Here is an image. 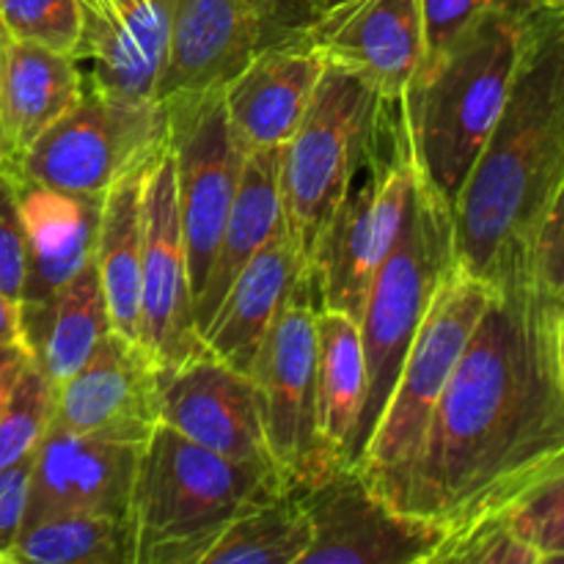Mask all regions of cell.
<instances>
[{"mask_svg":"<svg viewBox=\"0 0 564 564\" xmlns=\"http://www.w3.org/2000/svg\"><path fill=\"white\" fill-rule=\"evenodd\" d=\"M33 455L14 466L0 468V564H11L20 529L25 523L28 488H31Z\"/></svg>","mask_w":564,"mask_h":564,"instance_id":"e575fe53","label":"cell"},{"mask_svg":"<svg viewBox=\"0 0 564 564\" xmlns=\"http://www.w3.org/2000/svg\"><path fill=\"white\" fill-rule=\"evenodd\" d=\"M295 3L301 6V9L306 11V14L312 17V22H314V20H317V17L328 14V11L339 9V6L350 3V0H295Z\"/></svg>","mask_w":564,"mask_h":564,"instance_id":"ab89813d","label":"cell"},{"mask_svg":"<svg viewBox=\"0 0 564 564\" xmlns=\"http://www.w3.org/2000/svg\"><path fill=\"white\" fill-rule=\"evenodd\" d=\"M160 424L215 455L275 471L251 378L209 350L160 375Z\"/></svg>","mask_w":564,"mask_h":564,"instance_id":"2e32d148","label":"cell"},{"mask_svg":"<svg viewBox=\"0 0 564 564\" xmlns=\"http://www.w3.org/2000/svg\"><path fill=\"white\" fill-rule=\"evenodd\" d=\"M20 209L25 224L22 323L50 306L94 262L102 198H86L20 182Z\"/></svg>","mask_w":564,"mask_h":564,"instance_id":"ffe728a7","label":"cell"},{"mask_svg":"<svg viewBox=\"0 0 564 564\" xmlns=\"http://www.w3.org/2000/svg\"><path fill=\"white\" fill-rule=\"evenodd\" d=\"M554 358H556V372L564 386V306L556 303L554 308Z\"/></svg>","mask_w":564,"mask_h":564,"instance_id":"74e56055","label":"cell"},{"mask_svg":"<svg viewBox=\"0 0 564 564\" xmlns=\"http://www.w3.org/2000/svg\"><path fill=\"white\" fill-rule=\"evenodd\" d=\"M457 270L455 226L452 213L416 176L405 226L389 257L380 262L361 319V345L367 361L361 416L350 444L347 463L358 466L369 438L391 400L402 361L422 328L435 292Z\"/></svg>","mask_w":564,"mask_h":564,"instance_id":"5b68a950","label":"cell"},{"mask_svg":"<svg viewBox=\"0 0 564 564\" xmlns=\"http://www.w3.org/2000/svg\"><path fill=\"white\" fill-rule=\"evenodd\" d=\"M279 235H284V207H281V147H275L246 154L240 185L215 248L213 268L193 303L198 336L207 328L240 270Z\"/></svg>","mask_w":564,"mask_h":564,"instance_id":"7402d4cb","label":"cell"},{"mask_svg":"<svg viewBox=\"0 0 564 564\" xmlns=\"http://www.w3.org/2000/svg\"><path fill=\"white\" fill-rule=\"evenodd\" d=\"M413 187L402 99H391L367 158L319 235L308 270L319 308L361 319L369 284L405 226Z\"/></svg>","mask_w":564,"mask_h":564,"instance_id":"52a82bcc","label":"cell"},{"mask_svg":"<svg viewBox=\"0 0 564 564\" xmlns=\"http://www.w3.org/2000/svg\"><path fill=\"white\" fill-rule=\"evenodd\" d=\"M6 33L3 22H0V171H6L9 165V154H6V132H3V47H6Z\"/></svg>","mask_w":564,"mask_h":564,"instance_id":"f35d334b","label":"cell"},{"mask_svg":"<svg viewBox=\"0 0 564 564\" xmlns=\"http://www.w3.org/2000/svg\"><path fill=\"white\" fill-rule=\"evenodd\" d=\"M83 69L75 55L55 53L39 44L6 39L3 47V132L9 165L83 97Z\"/></svg>","mask_w":564,"mask_h":564,"instance_id":"603a6c76","label":"cell"},{"mask_svg":"<svg viewBox=\"0 0 564 564\" xmlns=\"http://www.w3.org/2000/svg\"><path fill=\"white\" fill-rule=\"evenodd\" d=\"M312 523L295 490L242 512L204 554L202 564H301Z\"/></svg>","mask_w":564,"mask_h":564,"instance_id":"83f0119b","label":"cell"},{"mask_svg":"<svg viewBox=\"0 0 564 564\" xmlns=\"http://www.w3.org/2000/svg\"><path fill=\"white\" fill-rule=\"evenodd\" d=\"M490 303V286L457 268L435 292L422 328L402 361L391 400L358 460V471L391 505H400L408 471L435 405Z\"/></svg>","mask_w":564,"mask_h":564,"instance_id":"ba28073f","label":"cell"},{"mask_svg":"<svg viewBox=\"0 0 564 564\" xmlns=\"http://www.w3.org/2000/svg\"><path fill=\"white\" fill-rule=\"evenodd\" d=\"M532 9L479 14L402 91L413 169L449 213L505 108Z\"/></svg>","mask_w":564,"mask_h":564,"instance_id":"3957f363","label":"cell"},{"mask_svg":"<svg viewBox=\"0 0 564 564\" xmlns=\"http://www.w3.org/2000/svg\"><path fill=\"white\" fill-rule=\"evenodd\" d=\"M169 147L174 158L176 204L185 231L187 273L196 303L204 290L226 215L240 185L246 152L231 132L224 88L165 99Z\"/></svg>","mask_w":564,"mask_h":564,"instance_id":"8fae6325","label":"cell"},{"mask_svg":"<svg viewBox=\"0 0 564 564\" xmlns=\"http://www.w3.org/2000/svg\"><path fill=\"white\" fill-rule=\"evenodd\" d=\"M264 444L286 488H301L334 463L317 433V297L303 284L270 325L248 372Z\"/></svg>","mask_w":564,"mask_h":564,"instance_id":"30bf717a","label":"cell"},{"mask_svg":"<svg viewBox=\"0 0 564 564\" xmlns=\"http://www.w3.org/2000/svg\"><path fill=\"white\" fill-rule=\"evenodd\" d=\"M141 446L77 435L50 424L33 455L25 523L58 512L130 518Z\"/></svg>","mask_w":564,"mask_h":564,"instance_id":"ac0fdd59","label":"cell"},{"mask_svg":"<svg viewBox=\"0 0 564 564\" xmlns=\"http://www.w3.org/2000/svg\"><path fill=\"white\" fill-rule=\"evenodd\" d=\"M130 518L58 512L22 523L11 564H132Z\"/></svg>","mask_w":564,"mask_h":564,"instance_id":"4316f807","label":"cell"},{"mask_svg":"<svg viewBox=\"0 0 564 564\" xmlns=\"http://www.w3.org/2000/svg\"><path fill=\"white\" fill-rule=\"evenodd\" d=\"M554 308L532 259L490 286L397 505L444 540L496 521L564 471Z\"/></svg>","mask_w":564,"mask_h":564,"instance_id":"6da1fadb","label":"cell"},{"mask_svg":"<svg viewBox=\"0 0 564 564\" xmlns=\"http://www.w3.org/2000/svg\"><path fill=\"white\" fill-rule=\"evenodd\" d=\"M496 521L507 523L510 532L532 551L534 564L564 562V471L540 485L521 505L512 507Z\"/></svg>","mask_w":564,"mask_h":564,"instance_id":"4dcf8cb0","label":"cell"},{"mask_svg":"<svg viewBox=\"0 0 564 564\" xmlns=\"http://www.w3.org/2000/svg\"><path fill=\"white\" fill-rule=\"evenodd\" d=\"M53 416L55 386L31 361L0 408V468L36 455Z\"/></svg>","mask_w":564,"mask_h":564,"instance_id":"f1b7e54d","label":"cell"},{"mask_svg":"<svg viewBox=\"0 0 564 564\" xmlns=\"http://www.w3.org/2000/svg\"><path fill=\"white\" fill-rule=\"evenodd\" d=\"M562 191L564 9L534 6L505 108L452 209L457 268L496 286L527 264Z\"/></svg>","mask_w":564,"mask_h":564,"instance_id":"7a4b0ae2","label":"cell"},{"mask_svg":"<svg viewBox=\"0 0 564 564\" xmlns=\"http://www.w3.org/2000/svg\"><path fill=\"white\" fill-rule=\"evenodd\" d=\"M149 165L124 176L105 193L102 209H99L97 246H94V270L102 286L110 328L138 345H141L143 182H147Z\"/></svg>","mask_w":564,"mask_h":564,"instance_id":"cb8c5ba5","label":"cell"},{"mask_svg":"<svg viewBox=\"0 0 564 564\" xmlns=\"http://www.w3.org/2000/svg\"><path fill=\"white\" fill-rule=\"evenodd\" d=\"M284 44L273 0H169L154 99L224 88L259 50Z\"/></svg>","mask_w":564,"mask_h":564,"instance_id":"5bb4252c","label":"cell"},{"mask_svg":"<svg viewBox=\"0 0 564 564\" xmlns=\"http://www.w3.org/2000/svg\"><path fill=\"white\" fill-rule=\"evenodd\" d=\"M325 58L303 39L264 47L224 86L231 132L242 152L286 147L314 97Z\"/></svg>","mask_w":564,"mask_h":564,"instance_id":"d6986e66","label":"cell"},{"mask_svg":"<svg viewBox=\"0 0 564 564\" xmlns=\"http://www.w3.org/2000/svg\"><path fill=\"white\" fill-rule=\"evenodd\" d=\"M303 284H312L306 268L286 235H279L240 270L218 303L202 330L204 350L248 375L273 319Z\"/></svg>","mask_w":564,"mask_h":564,"instance_id":"44dd1931","label":"cell"},{"mask_svg":"<svg viewBox=\"0 0 564 564\" xmlns=\"http://www.w3.org/2000/svg\"><path fill=\"white\" fill-rule=\"evenodd\" d=\"M534 6H545V9H564V0H532Z\"/></svg>","mask_w":564,"mask_h":564,"instance_id":"60d3db41","label":"cell"},{"mask_svg":"<svg viewBox=\"0 0 564 564\" xmlns=\"http://www.w3.org/2000/svg\"><path fill=\"white\" fill-rule=\"evenodd\" d=\"M312 523L301 564H433L444 532L397 510L356 466L292 488Z\"/></svg>","mask_w":564,"mask_h":564,"instance_id":"7c38bea8","label":"cell"},{"mask_svg":"<svg viewBox=\"0 0 564 564\" xmlns=\"http://www.w3.org/2000/svg\"><path fill=\"white\" fill-rule=\"evenodd\" d=\"M532 268L540 284L564 306V191L551 204L534 237Z\"/></svg>","mask_w":564,"mask_h":564,"instance_id":"836d02e7","label":"cell"},{"mask_svg":"<svg viewBox=\"0 0 564 564\" xmlns=\"http://www.w3.org/2000/svg\"><path fill=\"white\" fill-rule=\"evenodd\" d=\"M141 347L160 375L204 350L193 319L185 231L176 204L174 158L169 143L149 165L143 182Z\"/></svg>","mask_w":564,"mask_h":564,"instance_id":"4fadbf2b","label":"cell"},{"mask_svg":"<svg viewBox=\"0 0 564 564\" xmlns=\"http://www.w3.org/2000/svg\"><path fill=\"white\" fill-rule=\"evenodd\" d=\"M53 424L77 435L143 446L160 424V372L138 341L110 330L55 389Z\"/></svg>","mask_w":564,"mask_h":564,"instance_id":"9a60e30c","label":"cell"},{"mask_svg":"<svg viewBox=\"0 0 564 564\" xmlns=\"http://www.w3.org/2000/svg\"><path fill=\"white\" fill-rule=\"evenodd\" d=\"M165 143L169 113L163 102H132L86 86L80 102L25 149L11 176L105 198L116 182L152 163Z\"/></svg>","mask_w":564,"mask_h":564,"instance_id":"9c48e42d","label":"cell"},{"mask_svg":"<svg viewBox=\"0 0 564 564\" xmlns=\"http://www.w3.org/2000/svg\"><path fill=\"white\" fill-rule=\"evenodd\" d=\"M0 22L11 39L77 58L86 6L83 0H0Z\"/></svg>","mask_w":564,"mask_h":564,"instance_id":"f546056e","label":"cell"},{"mask_svg":"<svg viewBox=\"0 0 564 564\" xmlns=\"http://www.w3.org/2000/svg\"><path fill=\"white\" fill-rule=\"evenodd\" d=\"M364 389L367 361L358 319L317 306V433L334 463L350 457Z\"/></svg>","mask_w":564,"mask_h":564,"instance_id":"484cf974","label":"cell"},{"mask_svg":"<svg viewBox=\"0 0 564 564\" xmlns=\"http://www.w3.org/2000/svg\"><path fill=\"white\" fill-rule=\"evenodd\" d=\"M25 284V224L20 209V182L0 171V292L20 303Z\"/></svg>","mask_w":564,"mask_h":564,"instance_id":"1f68e13d","label":"cell"},{"mask_svg":"<svg viewBox=\"0 0 564 564\" xmlns=\"http://www.w3.org/2000/svg\"><path fill=\"white\" fill-rule=\"evenodd\" d=\"M424 6V39H427V55L444 50L468 22L490 9H532V0H422Z\"/></svg>","mask_w":564,"mask_h":564,"instance_id":"d6a6232c","label":"cell"},{"mask_svg":"<svg viewBox=\"0 0 564 564\" xmlns=\"http://www.w3.org/2000/svg\"><path fill=\"white\" fill-rule=\"evenodd\" d=\"M0 345H25L22 341L20 303H14L3 292H0Z\"/></svg>","mask_w":564,"mask_h":564,"instance_id":"8d00e7d4","label":"cell"},{"mask_svg":"<svg viewBox=\"0 0 564 564\" xmlns=\"http://www.w3.org/2000/svg\"><path fill=\"white\" fill-rule=\"evenodd\" d=\"M325 64L345 66L383 97L402 99L427 53L422 0H350L301 33Z\"/></svg>","mask_w":564,"mask_h":564,"instance_id":"e0dca14e","label":"cell"},{"mask_svg":"<svg viewBox=\"0 0 564 564\" xmlns=\"http://www.w3.org/2000/svg\"><path fill=\"white\" fill-rule=\"evenodd\" d=\"M389 105L391 99L361 75L325 64L301 127L281 147L284 235L306 275L319 235L367 158Z\"/></svg>","mask_w":564,"mask_h":564,"instance_id":"8992f818","label":"cell"},{"mask_svg":"<svg viewBox=\"0 0 564 564\" xmlns=\"http://www.w3.org/2000/svg\"><path fill=\"white\" fill-rule=\"evenodd\" d=\"M28 364H31V352L25 345H0V408Z\"/></svg>","mask_w":564,"mask_h":564,"instance_id":"d590c367","label":"cell"},{"mask_svg":"<svg viewBox=\"0 0 564 564\" xmlns=\"http://www.w3.org/2000/svg\"><path fill=\"white\" fill-rule=\"evenodd\" d=\"M108 306L94 262L42 312L22 319V341L31 361L58 389L110 334Z\"/></svg>","mask_w":564,"mask_h":564,"instance_id":"d4e9b609","label":"cell"},{"mask_svg":"<svg viewBox=\"0 0 564 564\" xmlns=\"http://www.w3.org/2000/svg\"><path fill=\"white\" fill-rule=\"evenodd\" d=\"M284 490L273 468L229 460L158 424L132 482V564H202L242 512Z\"/></svg>","mask_w":564,"mask_h":564,"instance_id":"277c9868","label":"cell"}]
</instances>
